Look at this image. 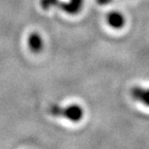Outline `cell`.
<instances>
[{
	"instance_id": "cell-5",
	"label": "cell",
	"mask_w": 149,
	"mask_h": 149,
	"mask_svg": "<svg viewBox=\"0 0 149 149\" xmlns=\"http://www.w3.org/2000/svg\"><path fill=\"white\" fill-rule=\"evenodd\" d=\"M107 22L112 28H121L125 23V19L118 12H111L107 16Z\"/></svg>"
},
{
	"instance_id": "cell-4",
	"label": "cell",
	"mask_w": 149,
	"mask_h": 149,
	"mask_svg": "<svg viewBox=\"0 0 149 149\" xmlns=\"http://www.w3.org/2000/svg\"><path fill=\"white\" fill-rule=\"evenodd\" d=\"M83 5V0H70L67 3H62V10L70 15H76L79 13Z\"/></svg>"
},
{
	"instance_id": "cell-2",
	"label": "cell",
	"mask_w": 149,
	"mask_h": 149,
	"mask_svg": "<svg viewBox=\"0 0 149 149\" xmlns=\"http://www.w3.org/2000/svg\"><path fill=\"white\" fill-rule=\"evenodd\" d=\"M27 46L31 52L39 53L44 49V40L40 33L36 31L31 32L27 37Z\"/></svg>"
},
{
	"instance_id": "cell-3",
	"label": "cell",
	"mask_w": 149,
	"mask_h": 149,
	"mask_svg": "<svg viewBox=\"0 0 149 149\" xmlns=\"http://www.w3.org/2000/svg\"><path fill=\"white\" fill-rule=\"evenodd\" d=\"M131 95L136 101L141 102L145 106L149 107V89H144L139 87V86H135L131 90Z\"/></svg>"
},
{
	"instance_id": "cell-1",
	"label": "cell",
	"mask_w": 149,
	"mask_h": 149,
	"mask_svg": "<svg viewBox=\"0 0 149 149\" xmlns=\"http://www.w3.org/2000/svg\"><path fill=\"white\" fill-rule=\"evenodd\" d=\"M47 112L55 117H63L74 123L79 122L83 117V109L79 105H70L61 107L59 105H52L47 109Z\"/></svg>"
},
{
	"instance_id": "cell-6",
	"label": "cell",
	"mask_w": 149,
	"mask_h": 149,
	"mask_svg": "<svg viewBox=\"0 0 149 149\" xmlns=\"http://www.w3.org/2000/svg\"><path fill=\"white\" fill-rule=\"evenodd\" d=\"M58 3H59L58 0H42L41 5L44 9H49L52 6L57 5Z\"/></svg>"
}]
</instances>
